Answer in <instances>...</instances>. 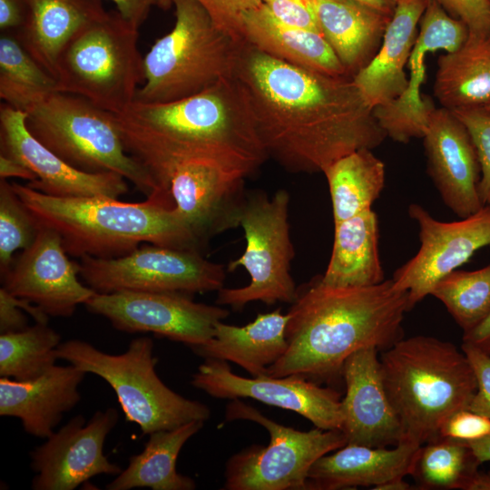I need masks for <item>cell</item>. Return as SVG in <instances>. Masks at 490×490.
Instances as JSON below:
<instances>
[{
	"instance_id": "e0dca14e",
	"label": "cell",
	"mask_w": 490,
	"mask_h": 490,
	"mask_svg": "<svg viewBox=\"0 0 490 490\" xmlns=\"http://www.w3.org/2000/svg\"><path fill=\"white\" fill-rule=\"evenodd\" d=\"M244 181L215 164L191 161L172 168L159 188L205 247L211 238L240 226L247 196Z\"/></svg>"
},
{
	"instance_id": "5bb4252c",
	"label": "cell",
	"mask_w": 490,
	"mask_h": 490,
	"mask_svg": "<svg viewBox=\"0 0 490 490\" xmlns=\"http://www.w3.org/2000/svg\"><path fill=\"white\" fill-rule=\"evenodd\" d=\"M408 214L418 225L420 248L394 273L393 287L408 292V309L431 294L445 276L467 262L479 249L490 247V204L461 220L445 222L412 203Z\"/></svg>"
},
{
	"instance_id": "f907efd6",
	"label": "cell",
	"mask_w": 490,
	"mask_h": 490,
	"mask_svg": "<svg viewBox=\"0 0 490 490\" xmlns=\"http://www.w3.org/2000/svg\"><path fill=\"white\" fill-rule=\"evenodd\" d=\"M348 1L364 5L366 6L373 8L378 12H381L390 16L393 15L396 9L397 4V0H348Z\"/></svg>"
},
{
	"instance_id": "83f0119b",
	"label": "cell",
	"mask_w": 490,
	"mask_h": 490,
	"mask_svg": "<svg viewBox=\"0 0 490 490\" xmlns=\"http://www.w3.org/2000/svg\"><path fill=\"white\" fill-rule=\"evenodd\" d=\"M26 5L24 23L14 34L53 77L69 39L84 24L107 14L102 0H26Z\"/></svg>"
},
{
	"instance_id": "bcb514c9",
	"label": "cell",
	"mask_w": 490,
	"mask_h": 490,
	"mask_svg": "<svg viewBox=\"0 0 490 490\" xmlns=\"http://www.w3.org/2000/svg\"><path fill=\"white\" fill-rule=\"evenodd\" d=\"M117 12L129 23L140 28L146 20L152 5L157 0H110Z\"/></svg>"
},
{
	"instance_id": "e575fe53",
	"label": "cell",
	"mask_w": 490,
	"mask_h": 490,
	"mask_svg": "<svg viewBox=\"0 0 490 490\" xmlns=\"http://www.w3.org/2000/svg\"><path fill=\"white\" fill-rule=\"evenodd\" d=\"M480 465L464 441L439 437L420 446L411 475L421 489L465 490Z\"/></svg>"
},
{
	"instance_id": "8fae6325",
	"label": "cell",
	"mask_w": 490,
	"mask_h": 490,
	"mask_svg": "<svg viewBox=\"0 0 490 490\" xmlns=\"http://www.w3.org/2000/svg\"><path fill=\"white\" fill-rule=\"evenodd\" d=\"M289 211L286 190H279L271 197L261 191L247 193L240 220L246 247L240 257L229 263L228 270L242 267L250 280L241 288L219 289L217 305L238 310L251 301L273 305L295 300L298 288L290 274L295 251Z\"/></svg>"
},
{
	"instance_id": "836d02e7",
	"label": "cell",
	"mask_w": 490,
	"mask_h": 490,
	"mask_svg": "<svg viewBox=\"0 0 490 490\" xmlns=\"http://www.w3.org/2000/svg\"><path fill=\"white\" fill-rule=\"evenodd\" d=\"M57 91V82L12 33L0 36V97L23 110L39 96Z\"/></svg>"
},
{
	"instance_id": "44dd1931",
	"label": "cell",
	"mask_w": 490,
	"mask_h": 490,
	"mask_svg": "<svg viewBox=\"0 0 490 490\" xmlns=\"http://www.w3.org/2000/svg\"><path fill=\"white\" fill-rule=\"evenodd\" d=\"M377 353L374 347L359 349L345 360L342 368L346 396L341 399V430L347 444L387 447L404 440L382 382Z\"/></svg>"
},
{
	"instance_id": "cb8c5ba5",
	"label": "cell",
	"mask_w": 490,
	"mask_h": 490,
	"mask_svg": "<svg viewBox=\"0 0 490 490\" xmlns=\"http://www.w3.org/2000/svg\"><path fill=\"white\" fill-rule=\"evenodd\" d=\"M429 0H397L381 44L368 64L351 78L372 108L400 96L408 85L405 66Z\"/></svg>"
},
{
	"instance_id": "c3c4849f",
	"label": "cell",
	"mask_w": 490,
	"mask_h": 490,
	"mask_svg": "<svg viewBox=\"0 0 490 490\" xmlns=\"http://www.w3.org/2000/svg\"><path fill=\"white\" fill-rule=\"evenodd\" d=\"M463 341L469 342L479 347H485L490 343V314L473 330L464 333Z\"/></svg>"
},
{
	"instance_id": "7c38bea8",
	"label": "cell",
	"mask_w": 490,
	"mask_h": 490,
	"mask_svg": "<svg viewBox=\"0 0 490 490\" xmlns=\"http://www.w3.org/2000/svg\"><path fill=\"white\" fill-rule=\"evenodd\" d=\"M80 276L97 293L117 291L180 292L188 295L218 291L226 278L223 265L201 252L154 244L139 246L115 258L83 256Z\"/></svg>"
},
{
	"instance_id": "816d5d0a",
	"label": "cell",
	"mask_w": 490,
	"mask_h": 490,
	"mask_svg": "<svg viewBox=\"0 0 490 490\" xmlns=\"http://www.w3.org/2000/svg\"><path fill=\"white\" fill-rule=\"evenodd\" d=\"M465 490H490V472L476 471L466 485Z\"/></svg>"
},
{
	"instance_id": "f1b7e54d",
	"label": "cell",
	"mask_w": 490,
	"mask_h": 490,
	"mask_svg": "<svg viewBox=\"0 0 490 490\" xmlns=\"http://www.w3.org/2000/svg\"><path fill=\"white\" fill-rule=\"evenodd\" d=\"M334 240L320 282L335 288L368 287L383 282L377 214L368 210L334 224Z\"/></svg>"
},
{
	"instance_id": "f35d334b",
	"label": "cell",
	"mask_w": 490,
	"mask_h": 490,
	"mask_svg": "<svg viewBox=\"0 0 490 490\" xmlns=\"http://www.w3.org/2000/svg\"><path fill=\"white\" fill-rule=\"evenodd\" d=\"M209 13L215 24L238 41L244 42L242 15L263 2L262 0H197ZM162 7L170 5L169 0H157Z\"/></svg>"
},
{
	"instance_id": "7a4b0ae2",
	"label": "cell",
	"mask_w": 490,
	"mask_h": 490,
	"mask_svg": "<svg viewBox=\"0 0 490 490\" xmlns=\"http://www.w3.org/2000/svg\"><path fill=\"white\" fill-rule=\"evenodd\" d=\"M117 115L127 152L157 185L185 162H210L246 179L268 159L248 93L236 75L181 100L134 102Z\"/></svg>"
},
{
	"instance_id": "6da1fadb",
	"label": "cell",
	"mask_w": 490,
	"mask_h": 490,
	"mask_svg": "<svg viewBox=\"0 0 490 490\" xmlns=\"http://www.w3.org/2000/svg\"><path fill=\"white\" fill-rule=\"evenodd\" d=\"M236 77L268 155L292 172H323L387 137L352 78L275 58L245 42Z\"/></svg>"
},
{
	"instance_id": "ac0fdd59",
	"label": "cell",
	"mask_w": 490,
	"mask_h": 490,
	"mask_svg": "<svg viewBox=\"0 0 490 490\" xmlns=\"http://www.w3.org/2000/svg\"><path fill=\"white\" fill-rule=\"evenodd\" d=\"M78 275L79 263L69 260L61 236L41 225L34 241L14 260L1 281L10 294L28 300L49 317L68 318L96 293Z\"/></svg>"
},
{
	"instance_id": "d590c367",
	"label": "cell",
	"mask_w": 490,
	"mask_h": 490,
	"mask_svg": "<svg viewBox=\"0 0 490 490\" xmlns=\"http://www.w3.org/2000/svg\"><path fill=\"white\" fill-rule=\"evenodd\" d=\"M467 333L490 314V264L476 270H454L442 278L431 294Z\"/></svg>"
},
{
	"instance_id": "ffe728a7",
	"label": "cell",
	"mask_w": 490,
	"mask_h": 490,
	"mask_svg": "<svg viewBox=\"0 0 490 490\" xmlns=\"http://www.w3.org/2000/svg\"><path fill=\"white\" fill-rule=\"evenodd\" d=\"M427 172L444 203L460 218L485 206L479 194L481 167L465 124L446 108L430 113L423 136Z\"/></svg>"
},
{
	"instance_id": "1f68e13d",
	"label": "cell",
	"mask_w": 490,
	"mask_h": 490,
	"mask_svg": "<svg viewBox=\"0 0 490 490\" xmlns=\"http://www.w3.org/2000/svg\"><path fill=\"white\" fill-rule=\"evenodd\" d=\"M323 173L328 184L334 224L371 210L385 186V164L368 148L339 158Z\"/></svg>"
},
{
	"instance_id": "d6a6232c",
	"label": "cell",
	"mask_w": 490,
	"mask_h": 490,
	"mask_svg": "<svg viewBox=\"0 0 490 490\" xmlns=\"http://www.w3.org/2000/svg\"><path fill=\"white\" fill-rule=\"evenodd\" d=\"M61 336L48 323L0 335V377L34 379L55 365Z\"/></svg>"
},
{
	"instance_id": "603a6c76",
	"label": "cell",
	"mask_w": 490,
	"mask_h": 490,
	"mask_svg": "<svg viewBox=\"0 0 490 490\" xmlns=\"http://www.w3.org/2000/svg\"><path fill=\"white\" fill-rule=\"evenodd\" d=\"M421 446L402 441L393 448L347 444L319 457L308 473L307 490L373 486L411 475Z\"/></svg>"
},
{
	"instance_id": "ba28073f",
	"label": "cell",
	"mask_w": 490,
	"mask_h": 490,
	"mask_svg": "<svg viewBox=\"0 0 490 490\" xmlns=\"http://www.w3.org/2000/svg\"><path fill=\"white\" fill-rule=\"evenodd\" d=\"M138 30L117 11L82 26L58 56L57 91L115 114L127 112L144 76Z\"/></svg>"
},
{
	"instance_id": "4316f807",
	"label": "cell",
	"mask_w": 490,
	"mask_h": 490,
	"mask_svg": "<svg viewBox=\"0 0 490 490\" xmlns=\"http://www.w3.org/2000/svg\"><path fill=\"white\" fill-rule=\"evenodd\" d=\"M243 39L275 58L333 76H348L334 50L319 32L278 20L262 3L242 15Z\"/></svg>"
},
{
	"instance_id": "30bf717a",
	"label": "cell",
	"mask_w": 490,
	"mask_h": 490,
	"mask_svg": "<svg viewBox=\"0 0 490 490\" xmlns=\"http://www.w3.org/2000/svg\"><path fill=\"white\" fill-rule=\"evenodd\" d=\"M226 421L247 420L270 433V443L252 445L226 463L225 490H307L308 473L321 456L347 445L342 430L300 431L279 424L241 399H232Z\"/></svg>"
},
{
	"instance_id": "d4e9b609",
	"label": "cell",
	"mask_w": 490,
	"mask_h": 490,
	"mask_svg": "<svg viewBox=\"0 0 490 490\" xmlns=\"http://www.w3.org/2000/svg\"><path fill=\"white\" fill-rule=\"evenodd\" d=\"M288 319V314L277 309L258 314L252 322L241 327L219 321L211 338L188 348L203 359L230 361L251 377L263 376L287 349Z\"/></svg>"
},
{
	"instance_id": "f5cc1de1",
	"label": "cell",
	"mask_w": 490,
	"mask_h": 490,
	"mask_svg": "<svg viewBox=\"0 0 490 490\" xmlns=\"http://www.w3.org/2000/svg\"><path fill=\"white\" fill-rule=\"evenodd\" d=\"M404 477H397L389 480L380 485L374 487L375 490H407L410 485L403 480Z\"/></svg>"
},
{
	"instance_id": "3957f363",
	"label": "cell",
	"mask_w": 490,
	"mask_h": 490,
	"mask_svg": "<svg viewBox=\"0 0 490 490\" xmlns=\"http://www.w3.org/2000/svg\"><path fill=\"white\" fill-rule=\"evenodd\" d=\"M408 292L392 279L368 287L335 288L319 276L298 288L288 311L287 349L266 375H298L314 382L342 377L345 360L369 347L387 348L400 339Z\"/></svg>"
},
{
	"instance_id": "db71d44e",
	"label": "cell",
	"mask_w": 490,
	"mask_h": 490,
	"mask_svg": "<svg viewBox=\"0 0 490 490\" xmlns=\"http://www.w3.org/2000/svg\"><path fill=\"white\" fill-rule=\"evenodd\" d=\"M481 110L490 115V101L485 106H483Z\"/></svg>"
},
{
	"instance_id": "74e56055",
	"label": "cell",
	"mask_w": 490,
	"mask_h": 490,
	"mask_svg": "<svg viewBox=\"0 0 490 490\" xmlns=\"http://www.w3.org/2000/svg\"><path fill=\"white\" fill-rule=\"evenodd\" d=\"M468 130L481 167L479 194L484 205L490 204V115L481 109L453 112Z\"/></svg>"
},
{
	"instance_id": "681fc988",
	"label": "cell",
	"mask_w": 490,
	"mask_h": 490,
	"mask_svg": "<svg viewBox=\"0 0 490 490\" xmlns=\"http://www.w3.org/2000/svg\"><path fill=\"white\" fill-rule=\"evenodd\" d=\"M473 451L480 464L490 461V435L475 441H464Z\"/></svg>"
},
{
	"instance_id": "f6af8a7d",
	"label": "cell",
	"mask_w": 490,
	"mask_h": 490,
	"mask_svg": "<svg viewBox=\"0 0 490 490\" xmlns=\"http://www.w3.org/2000/svg\"><path fill=\"white\" fill-rule=\"evenodd\" d=\"M26 0H0L1 33L15 34L26 17Z\"/></svg>"
},
{
	"instance_id": "4fadbf2b",
	"label": "cell",
	"mask_w": 490,
	"mask_h": 490,
	"mask_svg": "<svg viewBox=\"0 0 490 490\" xmlns=\"http://www.w3.org/2000/svg\"><path fill=\"white\" fill-rule=\"evenodd\" d=\"M84 305L120 331L151 332L187 347L211 338L215 325L230 315L220 305L195 302L180 292H96Z\"/></svg>"
},
{
	"instance_id": "5b68a950",
	"label": "cell",
	"mask_w": 490,
	"mask_h": 490,
	"mask_svg": "<svg viewBox=\"0 0 490 490\" xmlns=\"http://www.w3.org/2000/svg\"><path fill=\"white\" fill-rule=\"evenodd\" d=\"M379 362L403 441L422 446L438 439L445 422L467 409L477 390L474 369L463 350L433 337L398 339L386 348Z\"/></svg>"
},
{
	"instance_id": "484cf974",
	"label": "cell",
	"mask_w": 490,
	"mask_h": 490,
	"mask_svg": "<svg viewBox=\"0 0 490 490\" xmlns=\"http://www.w3.org/2000/svg\"><path fill=\"white\" fill-rule=\"evenodd\" d=\"M319 31L351 77L377 54L391 16L348 0H308Z\"/></svg>"
},
{
	"instance_id": "9f6ffc18",
	"label": "cell",
	"mask_w": 490,
	"mask_h": 490,
	"mask_svg": "<svg viewBox=\"0 0 490 490\" xmlns=\"http://www.w3.org/2000/svg\"><path fill=\"white\" fill-rule=\"evenodd\" d=\"M489 2H490V0H489Z\"/></svg>"
},
{
	"instance_id": "b9f144b4",
	"label": "cell",
	"mask_w": 490,
	"mask_h": 490,
	"mask_svg": "<svg viewBox=\"0 0 490 490\" xmlns=\"http://www.w3.org/2000/svg\"><path fill=\"white\" fill-rule=\"evenodd\" d=\"M490 435V417L468 409L452 415L442 426L440 437L475 441Z\"/></svg>"
},
{
	"instance_id": "9a60e30c",
	"label": "cell",
	"mask_w": 490,
	"mask_h": 490,
	"mask_svg": "<svg viewBox=\"0 0 490 490\" xmlns=\"http://www.w3.org/2000/svg\"><path fill=\"white\" fill-rule=\"evenodd\" d=\"M191 383L215 398H251L293 411L309 420L315 427L342 429L339 393L301 376L244 377L234 374L227 361L207 358L199 366Z\"/></svg>"
},
{
	"instance_id": "7bdbcfd3",
	"label": "cell",
	"mask_w": 490,
	"mask_h": 490,
	"mask_svg": "<svg viewBox=\"0 0 490 490\" xmlns=\"http://www.w3.org/2000/svg\"><path fill=\"white\" fill-rule=\"evenodd\" d=\"M452 16L462 20L469 33L490 35L489 0H436Z\"/></svg>"
},
{
	"instance_id": "60d3db41",
	"label": "cell",
	"mask_w": 490,
	"mask_h": 490,
	"mask_svg": "<svg viewBox=\"0 0 490 490\" xmlns=\"http://www.w3.org/2000/svg\"><path fill=\"white\" fill-rule=\"evenodd\" d=\"M461 349L467 357L477 382V390L467 409L490 417V355L481 347L465 341Z\"/></svg>"
},
{
	"instance_id": "9c48e42d",
	"label": "cell",
	"mask_w": 490,
	"mask_h": 490,
	"mask_svg": "<svg viewBox=\"0 0 490 490\" xmlns=\"http://www.w3.org/2000/svg\"><path fill=\"white\" fill-rule=\"evenodd\" d=\"M63 359L106 381L114 391L127 421L142 435L169 430L191 421L205 422L209 407L168 387L156 373L157 358L149 337L132 339L121 354L103 352L87 341L69 339L57 348Z\"/></svg>"
},
{
	"instance_id": "7dc6e473",
	"label": "cell",
	"mask_w": 490,
	"mask_h": 490,
	"mask_svg": "<svg viewBox=\"0 0 490 490\" xmlns=\"http://www.w3.org/2000/svg\"><path fill=\"white\" fill-rule=\"evenodd\" d=\"M11 177L21 178L33 182L37 180L36 175L24 164L5 154L0 153V179Z\"/></svg>"
},
{
	"instance_id": "d6986e66",
	"label": "cell",
	"mask_w": 490,
	"mask_h": 490,
	"mask_svg": "<svg viewBox=\"0 0 490 490\" xmlns=\"http://www.w3.org/2000/svg\"><path fill=\"white\" fill-rule=\"evenodd\" d=\"M2 154L24 164L37 180L31 188L54 197L103 196L113 199L128 191L126 180L114 172L77 170L36 140L27 130L25 113L5 103L0 106Z\"/></svg>"
},
{
	"instance_id": "ab89813d",
	"label": "cell",
	"mask_w": 490,
	"mask_h": 490,
	"mask_svg": "<svg viewBox=\"0 0 490 490\" xmlns=\"http://www.w3.org/2000/svg\"><path fill=\"white\" fill-rule=\"evenodd\" d=\"M25 311L35 322L48 323L49 316L28 300L17 298L0 289V333L21 331L28 328Z\"/></svg>"
},
{
	"instance_id": "52a82bcc",
	"label": "cell",
	"mask_w": 490,
	"mask_h": 490,
	"mask_svg": "<svg viewBox=\"0 0 490 490\" xmlns=\"http://www.w3.org/2000/svg\"><path fill=\"white\" fill-rule=\"evenodd\" d=\"M30 133L74 168L114 172L147 198L161 199L154 180L124 146L118 116L73 93L54 91L23 110Z\"/></svg>"
},
{
	"instance_id": "277c9868",
	"label": "cell",
	"mask_w": 490,
	"mask_h": 490,
	"mask_svg": "<svg viewBox=\"0 0 490 490\" xmlns=\"http://www.w3.org/2000/svg\"><path fill=\"white\" fill-rule=\"evenodd\" d=\"M12 187L40 225L58 232L74 257L115 258L142 243L200 252L203 248L177 210L156 199L133 203L103 196L54 197L27 184Z\"/></svg>"
},
{
	"instance_id": "ee69618b",
	"label": "cell",
	"mask_w": 490,
	"mask_h": 490,
	"mask_svg": "<svg viewBox=\"0 0 490 490\" xmlns=\"http://www.w3.org/2000/svg\"><path fill=\"white\" fill-rule=\"evenodd\" d=\"M262 2L282 23L320 33L315 13L308 0H262Z\"/></svg>"
},
{
	"instance_id": "8d00e7d4",
	"label": "cell",
	"mask_w": 490,
	"mask_h": 490,
	"mask_svg": "<svg viewBox=\"0 0 490 490\" xmlns=\"http://www.w3.org/2000/svg\"><path fill=\"white\" fill-rule=\"evenodd\" d=\"M41 225L5 179H0V273L14 261V253L34 241Z\"/></svg>"
},
{
	"instance_id": "4dcf8cb0",
	"label": "cell",
	"mask_w": 490,
	"mask_h": 490,
	"mask_svg": "<svg viewBox=\"0 0 490 490\" xmlns=\"http://www.w3.org/2000/svg\"><path fill=\"white\" fill-rule=\"evenodd\" d=\"M196 420L169 430H160L149 435L143 450L132 456L129 465L105 488L107 490H130L150 488L152 490H193L194 479L178 473L176 463L184 444L203 426Z\"/></svg>"
},
{
	"instance_id": "7402d4cb",
	"label": "cell",
	"mask_w": 490,
	"mask_h": 490,
	"mask_svg": "<svg viewBox=\"0 0 490 490\" xmlns=\"http://www.w3.org/2000/svg\"><path fill=\"white\" fill-rule=\"evenodd\" d=\"M86 374L72 364H55L34 379L1 377L0 416L19 418L27 434L47 438L81 400L79 386Z\"/></svg>"
},
{
	"instance_id": "11a10c76",
	"label": "cell",
	"mask_w": 490,
	"mask_h": 490,
	"mask_svg": "<svg viewBox=\"0 0 490 490\" xmlns=\"http://www.w3.org/2000/svg\"><path fill=\"white\" fill-rule=\"evenodd\" d=\"M481 348H484L490 355V343Z\"/></svg>"
},
{
	"instance_id": "f546056e",
	"label": "cell",
	"mask_w": 490,
	"mask_h": 490,
	"mask_svg": "<svg viewBox=\"0 0 490 490\" xmlns=\"http://www.w3.org/2000/svg\"><path fill=\"white\" fill-rule=\"evenodd\" d=\"M434 94L451 112L481 109L490 101V35L469 33L460 48L439 56Z\"/></svg>"
},
{
	"instance_id": "8992f818",
	"label": "cell",
	"mask_w": 490,
	"mask_h": 490,
	"mask_svg": "<svg viewBox=\"0 0 490 490\" xmlns=\"http://www.w3.org/2000/svg\"><path fill=\"white\" fill-rule=\"evenodd\" d=\"M169 1L175 23L143 56V82L135 103L181 100L236 74L245 41L219 28L197 0Z\"/></svg>"
},
{
	"instance_id": "2e32d148",
	"label": "cell",
	"mask_w": 490,
	"mask_h": 490,
	"mask_svg": "<svg viewBox=\"0 0 490 490\" xmlns=\"http://www.w3.org/2000/svg\"><path fill=\"white\" fill-rule=\"evenodd\" d=\"M119 413L113 407L96 411L86 421L79 414L30 452L34 490H74L99 475H119L122 469L103 454L107 436Z\"/></svg>"
}]
</instances>
